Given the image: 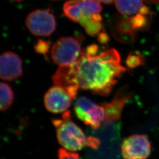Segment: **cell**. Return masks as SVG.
<instances>
[{
	"label": "cell",
	"mask_w": 159,
	"mask_h": 159,
	"mask_svg": "<svg viewBox=\"0 0 159 159\" xmlns=\"http://www.w3.org/2000/svg\"><path fill=\"white\" fill-rule=\"evenodd\" d=\"M120 61L116 49L100 51L98 46L92 44L82 50L73 64L60 66L52 77V81L67 91L73 99L79 89L106 96L126 71Z\"/></svg>",
	"instance_id": "obj_1"
},
{
	"label": "cell",
	"mask_w": 159,
	"mask_h": 159,
	"mask_svg": "<svg viewBox=\"0 0 159 159\" xmlns=\"http://www.w3.org/2000/svg\"><path fill=\"white\" fill-rule=\"evenodd\" d=\"M52 122L56 129L57 140L65 149L74 152L85 146L87 138L83 130L71 121L70 111L63 114L61 119L52 120Z\"/></svg>",
	"instance_id": "obj_2"
},
{
	"label": "cell",
	"mask_w": 159,
	"mask_h": 159,
	"mask_svg": "<svg viewBox=\"0 0 159 159\" xmlns=\"http://www.w3.org/2000/svg\"><path fill=\"white\" fill-rule=\"evenodd\" d=\"M81 39L71 37H61L51 48V58L60 66H69L79 58L82 50Z\"/></svg>",
	"instance_id": "obj_3"
},
{
	"label": "cell",
	"mask_w": 159,
	"mask_h": 159,
	"mask_svg": "<svg viewBox=\"0 0 159 159\" xmlns=\"http://www.w3.org/2000/svg\"><path fill=\"white\" fill-rule=\"evenodd\" d=\"M74 111L79 119L93 130L98 129L105 119V111L102 106L97 105L85 97L77 100Z\"/></svg>",
	"instance_id": "obj_4"
},
{
	"label": "cell",
	"mask_w": 159,
	"mask_h": 159,
	"mask_svg": "<svg viewBox=\"0 0 159 159\" xmlns=\"http://www.w3.org/2000/svg\"><path fill=\"white\" fill-rule=\"evenodd\" d=\"M25 24L32 34L36 36H49L56 29L54 16L48 10H37L30 13Z\"/></svg>",
	"instance_id": "obj_5"
},
{
	"label": "cell",
	"mask_w": 159,
	"mask_h": 159,
	"mask_svg": "<svg viewBox=\"0 0 159 159\" xmlns=\"http://www.w3.org/2000/svg\"><path fill=\"white\" fill-rule=\"evenodd\" d=\"M63 11L68 18L79 23L82 18L100 14L102 7L97 0H69L64 3Z\"/></svg>",
	"instance_id": "obj_6"
},
{
	"label": "cell",
	"mask_w": 159,
	"mask_h": 159,
	"mask_svg": "<svg viewBox=\"0 0 159 159\" xmlns=\"http://www.w3.org/2000/svg\"><path fill=\"white\" fill-rule=\"evenodd\" d=\"M151 144L143 134H133L124 139L121 152L124 159H146L151 153Z\"/></svg>",
	"instance_id": "obj_7"
},
{
	"label": "cell",
	"mask_w": 159,
	"mask_h": 159,
	"mask_svg": "<svg viewBox=\"0 0 159 159\" xmlns=\"http://www.w3.org/2000/svg\"><path fill=\"white\" fill-rule=\"evenodd\" d=\"M73 98L62 87L54 85L51 87L44 97V102L48 111L60 113L67 111L71 104Z\"/></svg>",
	"instance_id": "obj_8"
},
{
	"label": "cell",
	"mask_w": 159,
	"mask_h": 159,
	"mask_svg": "<svg viewBox=\"0 0 159 159\" xmlns=\"http://www.w3.org/2000/svg\"><path fill=\"white\" fill-rule=\"evenodd\" d=\"M22 60L11 51L3 52L0 57V75L1 79L12 81L23 75Z\"/></svg>",
	"instance_id": "obj_9"
},
{
	"label": "cell",
	"mask_w": 159,
	"mask_h": 159,
	"mask_svg": "<svg viewBox=\"0 0 159 159\" xmlns=\"http://www.w3.org/2000/svg\"><path fill=\"white\" fill-rule=\"evenodd\" d=\"M130 97V93L127 90L122 89L117 92L111 102L102 103V106L105 111L104 125L116 123L119 120L125 104Z\"/></svg>",
	"instance_id": "obj_10"
},
{
	"label": "cell",
	"mask_w": 159,
	"mask_h": 159,
	"mask_svg": "<svg viewBox=\"0 0 159 159\" xmlns=\"http://www.w3.org/2000/svg\"><path fill=\"white\" fill-rule=\"evenodd\" d=\"M111 30L116 39L122 43H131L134 39L135 31L132 17L121 18L112 24Z\"/></svg>",
	"instance_id": "obj_11"
},
{
	"label": "cell",
	"mask_w": 159,
	"mask_h": 159,
	"mask_svg": "<svg viewBox=\"0 0 159 159\" xmlns=\"http://www.w3.org/2000/svg\"><path fill=\"white\" fill-rule=\"evenodd\" d=\"M115 4L118 11L125 16L150 14L148 7L144 5L143 0H115Z\"/></svg>",
	"instance_id": "obj_12"
},
{
	"label": "cell",
	"mask_w": 159,
	"mask_h": 159,
	"mask_svg": "<svg viewBox=\"0 0 159 159\" xmlns=\"http://www.w3.org/2000/svg\"><path fill=\"white\" fill-rule=\"evenodd\" d=\"M102 17L100 14H97L93 17L82 18L79 23L84 28L87 34L95 35L99 34L102 30Z\"/></svg>",
	"instance_id": "obj_13"
},
{
	"label": "cell",
	"mask_w": 159,
	"mask_h": 159,
	"mask_svg": "<svg viewBox=\"0 0 159 159\" xmlns=\"http://www.w3.org/2000/svg\"><path fill=\"white\" fill-rule=\"evenodd\" d=\"M1 110L5 111L10 108L14 101V93L11 87L6 83H1Z\"/></svg>",
	"instance_id": "obj_14"
},
{
	"label": "cell",
	"mask_w": 159,
	"mask_h": 159,
	"mask_svg": "<svg viewBox=\"0 0 159 159\" xmlns=\"http://www.w3.org/2000/svg\"><path fill=\"white\" fill-rule=\"evenodd\" d=\"M143 63V58L142 55L137 52H132L130 53L126 60L127 66L130 68H136L142 65Z\"/></svg>",
	"instance_id": "obj_15"
},
{
	"label": "cell",
	"mask_w": 159,
	"mask_h": 159,
	"mask_svg": "<svg viewBox=\"0 0 159 159\" xmlns=\"http://www.w3.org/2000/svg\"><path fill=\"white\" fill-rule=\"evenodd\" d=\"M50 48V43L46 40L40 39L37 41V44L34 46L35 50L37 52L44 55L46 57V54L48 52Z\"/></svg>",
	"instance_id": "obj_16"
},
{
	"label": "cell",
	"mask_w": 159,
	"mask_h": 159,
	"mask_svg": "<svg viewBox=\"0 0 159 159\" xmlns=\"http://www.w3.org/2000/svg\"><path fill=\"white\" fill-rule=\"evenodd\" d=\"M58 159H79V155L66 149L60 148L58 151Z\"/></svg>",
	"instance_id": "obj_17"
},
{
	"label": "cell",
	"mask_w": 159,
	"mask_h": 159,
	"mask_svg": "<svg viewBox=\"0 0 159 159\" xmlns=\"http://www.w3.org/2000/svg\"><path fill=\"white\" fill-rule=\"evenodd\" d=\"M101 142L98 137L94 136H89L87 138L85 146H88L92 150H97L100 148Z\"/></svg>",
	"instance_id": "obj_18"
},
{
	"label": "cell",
	"mask_w": 159,
	"mask_h": 159,
	"mask_svg": "<svg viewBox=\"0 0 159 159\" xmlns=\"http://www.w3.org/2000/svg\"><path fill=\"white\" fill-rule=\"evenodd\" d=\"M98 41L102 44H107L109 41L108 34L104 31H102V32H100L98 34Z\"/></svg>",
	"instance_id": "obj_19"
},
{
	"label": "cell",
	"mask_w": 159,
	"mask_h": 159,
	"mask_svg": "<svg viewBox=\"0 0 159 159\" xmlns=\"http://www.w3.org/2000/svg\"><path fill=\"white\" fill-rule=\"evenodd\" d=\"M97 1L105 3L106 4H111L114 1H115V0H97Z\"/></svg>",
	"instance_id": "obj_20"
},
{
	"label": "cell",
	"mask_w": 159,
	"mask_h": 159,
	"mask_svg": "<svg viewBox=\"0 0 159 159\" xmlns=\"http://www.w3.org/2000/svg\"><path fill=\"white\" fill-rule=\"evenodd\" d=\"M144 1L150 4H159V0H144Z\"/></svg>",
	"instance_id": "obj_21"
},
{
	"label": "cell",
	"mask_w": 159,
	"mask_h": 159,
	"mask_svg": "<svg viewBox=\"0 0 159 159\" xmlns=\"http://www.w3.org/2000/svg\"><path fill=\"white\" fill-rule=\"evenodd\" d=\"M12 1H16V2H21V1H23L24 0H12Z\"/></svg>",
	"instance_id": "obj_22"
}]
</instances>
